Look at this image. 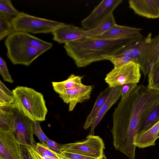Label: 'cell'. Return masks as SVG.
Instances as JSON below:
<instances>
[{
    "instance_id": "1",
    "label": "cell",
    "mask_w": 159,
    "mask_h": 159,
    "mask_svg": "<svg viewBox=\"0 0 159 159\" xmlns=\"http://www.w3.org/2000/svg\"><path fill=\"white\" fill-rule=\"evenodd\" d=\"M159 99V91L142 84L137 85L129 96L121 100L113 114L111 132L116 150L129 159H135L136 139L142 122Z\"/></svg>"
},
{
    "instance_id": "2",
    "label": "cell",
    "mask_w": 159,
    "mask_h": 159,
    "mask_svg": "<svg viewBox=\"0 0 159 159\" xmlns=\"http://www.w3.org/2000/svg\"><path fill=\"white\" fill-rule=\"evenodd\" d=\"M143 37L140 33L116 39L87 37L65 44L64 48L76 66L84 67L94 62L105 60L107 57L119 52Z\"/></svg>"
},
{
    "instance_id": "3",
    "label": "cell",
    "mask_w": 159,
    "mask_h": 159,
    "mask_svg": "<svg viewBox=\"0 0 159 159\" xmlns=\"http://www.w3.org/2000/svg\"><path fill=\"white\" fill-rule=\"evenodd\" d=\"M4 44L7 57L12 64L26 66L52 47L51 42L20 31H14L8 36Z\"/></svg>"
},
{
    "instance_id": "4",
    "label": "cell",
    "mask_w": 159,
    "mask_h": 159,
    "mask_svg": "<svg viewBox=\"0 0 159 159\" xmlns=\"http://www.w3.org/2000/svg\"><path fill=\"white\" fill-rule=\"evenodd\" d=\"M15 107L33 121H44L48 110L42 94L34 89L18 86L12 91Z\"/></svg>"
},
{
    "instance_id": "5",
    "label": "cell",
    "mask_w": 159,
    "mask_h": 159,
    "mask_svg": "<svg viewBox=\"0 0 159 159\" xmlns=\"http://www.w3.org/2000/svg\"><path fill=\"white\" fill-rule=\"evenodd\" d=\"M126 48L145 76L152 67L159 62V34L152 37L150 33Z\"/></svg>"
},
{
    "instance_id": "6",
    "label": "cell",
    "mask_w": 159,
    "mask_h": 159,
    "mask_svg": "<svg viewBox=\"0 0 159 159\" xmlns=\"http://www.w3.org/2000/svg\"><path fill=\"white\" fill-rule=\"evenodd\" d=\"M63 23L39 17L23 12L11 20L14 31L37 34L52 33Z\"/></svg>"
},
{
    "instance_id": "7",
    "label": "cell",
    "mask_w": 159,
    "mask_h": 159,
    "mask_svg": "<svg viewBox=\"0 0 159 159\" xmlns=\"http://www.w3.org/2000/svg\"><path fill=\"white\" fill-rule=\"evenodd\" d=\"M140 71L137 63L131 61L121 66L114 67L106 74L105 81L111 88L129 83L137 84L141 77Z\"/></svg>"
},
{
    "instance_id": "8",
    "label": "cell",
    "mask_w": 159,
    "mask_h": 159,
    "mask_svg": "<svg viewBox=\"0 0 159 159\" xmlns=\"http://www.w3.org/2000/svg\"><path fill=\"white\" fill-rule=\"evenodd\" d=\"M104 142L100 136L89 134L83 140L61 144V151L77 152L99 158L105 159Z\"/></svg>"
},
{
    "instance_id": "9",
    "label": "cell",
    "mask_w": 159,
    "mask_h": 159,
    "mask_svg": "<svg viewBox=\"0 0 159 159\" xmlns=\"http://www.w3.org/2000/svg\"><path fill=\"white\" fill-rule=\"evenodd\" d=\"M15 116L13 133L20 145L33 146L36 144L33 137L34 121L25 116L15 106Z\"/></svg>"
},
{
    "instance_id": "10",
    "label": "cell",
    "mask_w": 159,
    "mask_h": 159,
    "mask_svg": "<svg viewBox=\"0 0 159 159\" xmlns=\"http://www.w3.org/2000/svg\"><path fill=\"white\" fill-rule=\"evenodd\" d=\"M122 0H103L81 21L83 28L88 30L98 25L111 14L122 2Z\"/></svg>"
},
{
    "instance_id": "11",
    "label": "cell",
    "mask_w": 159,
    "mask_h": 159,
    "mask_svg": "<svg viewBox=\"0 0 159 159\" xmlns=\"http://www.w3.org/2000/svg\"><path fill=\"white\" fill-rule=\"evenodd\" d=\"M0 159H22L20 145L13 132L0 129Z\"/></svg>"
},
{
    "instance_id": "12",
    "label": "cell",
    "mask_w": 159,
    "mask_h": 159,
    "mask_svg": "<svg viewBox=\"0 0 159 159\" xmlns=\"http://www.w3.org/2000/svg\"><path fill=\"white\" fill-rule=\"evenodd\" d=\"M93 89L91 85L82 84L76 87L63 90L59 94L64 102L69 104V111H72L78 103L89 100Z\"/></svg>"
},
{
    "instance_id": "13",
    "label": "cell",
    "mask_w": 159,
    "mask_h": 159,
    "mask_svg": "<svg viewBox=\"0 0 159 159\" xmlns=\"http://www.w3.org/2000/svg\"><path fill=\"white\" fill-rule=\"evenodd\" d=\"M52 34L53 40L59 43L64 44L86 38L85 30L64 23L56 29Z\"/></svg>"
},
{
    "instance_id": "14",
    "label": "cell",
    "mask_w": 159,
    "mask_h": 159,
    "mask_svg": "<svg viewBox=\"0 0 159 159\" xmlns=\"http://www.w3.org/2000/svg\"><path fill=\"white\" fill-rule=\"evenodd\" d=\"M129 6L136 14L149 19L159 18L156 0H130Z\"/></svg>"
},
{
    "instance_id": "15",
    "label": "cell",
    "mask_w": 159,
    "mask_h": 159,
    "mask_svg": "<svg viewBox=\"0 0 159 159\" xmlns=\"http://www.w3.org/2000/svg\"><path fill=\"white\" fill-rule=\"evenodd\" d=\"M159 132V120L147 130L139 132L135 144L137 147L143 148L155 145Z\"/></svg>"
},
{
    "instance_id": "16",
    "label": "cell",
    "mask_w": 159,
    "mask_h": 159,
    "mask_svg": "<svg viewBox=\"0 0 159 159\" xmlns=\"http://www.w3.org/2000/svg\"><path fill=\"white\" fill-rule=\"evenodd\" d=\"M120 97L119 87L111 88L109 94L90 126L89 134L94 135L95 128L105 115Z\"/></svg>"
},
{
    "instance_id": "17",
    "label": "cell",
    "mask_w": 159,
    "mask_h": 159,
    "mask_svg": "<svg viewBox=\"0 0 159 159\" xmlns=\"http://www.w3.org/2000/svg\"><path fill=\"white\" fill-rule=\"evenodd\" d=\"M140 28L115 24L102 35L95 38L101 39H116L126 37L141 33Z\"/></svg>"
},
{
    "instance_id": "18",
    "label": "cell",
    "mask_w": 159,
    "mask_h": 159,
    "mask_svg": "<svg viewBox=\"0 0 159 159\" xmlns=\"http://www.w3.org/2000/svg\"><path fill=\"white\" fill-rule=\"evenodd\" d=\"M14 104L0 106V129L13 132L15 120Z\"/></svg>"
},
{
    "instance_id": "19",
    "label": "cell",
    "mask_w": 159,
    "mask_h": 159,
    "mask_svg": "<svg viewBox=\"0 0 159 159\" xmlns=\"http://www.w3.org/2000/svg\"><path fill=\"white\" fill-rule=\"evenodd\" d=\"M111 88L108 87L101 91L97 97L93 107L88 115L83 126V129L86 130L90 127L97 115L102 106L107 98Z\"/></svg>"
},
{
    "instance_id": "20",
    "label": "cell",
    "mask_w": 159,
    "mask_h": 159,
    "mask_svg": "<svg viewBox=\"0 0 159 159\" xmlns=\"http://www.w3.org/2000/svg\"><path fill=\"white\" fill-rule=\"evenodd\" d=\"M116 24L113 13H112L94 27L85 30L86 38L99 36L107 32Z\"/></svg>"
},
{
    "instance_id": "21",
    "label": "cell",
    "mask_w": 159,
    "mask_h": 159,
    "mask_svg": "<svg viewBox=\"0 0 159 159\" xmlns=\"http://www.w3.org/2000/svg\"><path fill=\"white\" fill-rule=\"evenodd\" d=\"M83 76L71 74L66 80L60 82H53L52 85L55 91L58 94L63 90L71 88L83 84Z\"/></svg>"
},
{
    "instance_id": "22",
    "label": "cell",
    "mask_w": 159,
    "mask_h": 159,
    "mask_svg": "<svg viewBox=\"0 0 159 159\" xmlns=\"http://www.w3.org/2000/svg\"><path fill=\"white\" fill-rule=\"evenodd\" d=\"M159 120V99L148 112L142 123L140 131L147 130Z\"/></svg>"
},
{
    "instance_id": "23",
    "label": "cell",
    "mask_w": 159,
    "mask_h": 159,
    "mask_svg": "<svg viewBox=\"0 0 159 159\" xmlns=\"http://www.w3.org/2000/svg\"><path fill=\"white\" fill-rule=\"evenodd\" d=\"M105 60L110 61L114 67L120 66L131 61L134 62L129 51L126 48L119 52L107 57Z\"/></svg>"
},
{
    "instance_id": "24",
    "label": "cell",
    "mask_w": 159,
    "mask_h": 159,
    "mask_svg": "<svg viewBox=\"0 0 159 159\" xmlns=\"http://www.w3.org/2000/svg\"><path fill=\"white\" fill-rule=\"evenodd\" d=\"M20 12L10 0H0V14L11 20Z\"/></svg>"
},
{
    "instance_id": "25",
    "label": "cell",
    "mask_w": 159,
    "mask_h": 159,
    "mask_svg": "<svg viewBox=\"0 0 159 159\" xmlns=\"http://www.w3.org/2000/svg\"><path fill=\"white\" fill-rule=\"evenodd\" d=\"M148 75V87L152 90L159 91V62L152 67Z\"/></svg>"
},
{
    "instance_id": "26",
    "label": "cell",
    "mask_w": 159,
    "mask_h": 159,
    "mask_svg": "<svg viewBox=\"0 0 159 159\" xmlns=\"http://www.w3.org/2000/svg\"><path fill=\"white\" fill-rule=\"evenodd\" d=\"M13 32L11 20L0 14V40L7 37Z\"/></svg>"
},
{
    "instance_id": "27",
    "label": "cell",
    "mask_w": 159,
    "mask_h": 159,
    "mask_svg": "<svg viewBox=\"0 0 159 159\" xmlns=\"http://www.w3.org/2000/svg\"><path fill=\"white\" fill-rule=\"evenodd\" d=\"M20 148L22 159H43L35 149L34 145H20Z\"/></svg>"
},
{
    "instance_id": "28",
    "label": "cell",
    "mask_w": 159,
    "mask_h": 159,
    "mask_svg": "<svg viewBox=\"0 0 159 159\" xmlns=\"http://www.w3.org/2000/svg\"><path fill=\"white\" fill-rule=\"evenodd\" d=\"M34 147L40 155L53 157L58 159H63L61 154L53 151L41 143H36Z\"/></svg>"
},
{
    "instance_id": "29",
    "label": "cell",
    "mask_w": 159,
    "mask_h": 159,
    "mask_svg": "<svg viewBox=\"0 0 159 159\" xmlns=\"http://www.w3.org/2000/svg\"><path fill=\"white\" fill-rule=\"evenodd\" d=\"M0 73L4 81L12 83L14 81L10 75L6 62L4 59L0 57Z\"/></svg>"
},
{
    "instance_id": "30",
    "label": "cell",
    "mask_w": 159,
    "mask_h": 159,
    "mask_svg": "<svg viewBox=\"0 0 159 159\" xmlns=\"http://www.w3.org/2000/svg\"><path fill=\"white\" fill-rule=\"evenodd\" d=\"M61 154L63 159H104L70 151H63Z\"/></svg>"
},
{
    "instance_id": "31",
    "label": "cell",
    "mask_w": 159,
    "mask_h": 159,
    "mask_svg": "<svg viewBox=\"0 0 159 159\" xmlns=\"http://www.w3.org/2000/svg\"><path fill=\"white\" fill-rule=\"evenodd\" d=\"M33 133L40 141L41 143L45 144L49 139L43 132L41 127L39 121L34 122Z\"/></svg>"
},
{
    "instance_id": "32",
    "label": "cell",
    "mask_w": 159,
    "mask_h": 159,
    "mask_svg": "<svg viewBox=\"0 0 159 159\" xmlns=\"http://www.w3.org/2000/svg\"><path fill=\"white\" fill-rule=\"evenodd\" d=\"M137 85L136 84L129 83L119 86L121 100L127 98Z\"/></svg>"
},
{
    "instance_id": "33",
    "label": "cell",
    "mask_w": 159,
    "mask_h": 159,
    "mask_svg": "<svg viewBox=\"0 0 159 159\" xmlns=\"http://www.w3.org/2000/svg\"><path fill=\"white\" fill-rule=\"evenodd\" d=\"M14 104V97L11 96L0 90V106Z\"/></svg>"
},
{
    "instance_id": "34",
    "label": "cell",
    "mask_w": 159,
    "mask_h": 159,
    "mask_svg": "<svg viewBox=\"0 0 159 159\" xmlns=\"http://www.w3.org/2000/svg\"><path fill=\"white\" fill-rule=\"evenodd\" d=\"M45 145L49 149L53 151L58 153L61 154V145L56 142L49 139L46 142Z\"/></svg>"
},
{
    "instance_id": "35",
    "label": "cell",
    "mask_w": 159,
    "mask_h": 159,
    "mask_svg": "<svg viewBox=\"0 0 159 159\" xmlns=\"http://www.w3.org/2000/svg\"><path fill=\"white\" fill-rule=\"evenodd\" d=\"M0 90L7 94L11 96L14 97L12 91H11L8 89L1 80L0 81Z\"/></svg>"
},
{
    "instance_id": "36",
    "label": "cell",
    "mask_w": 159,
    "mask_h": 159,
    "mask_svg": "<svg viewBox=\"0 0 159 159\" xmlns=\"http://www.w3.org/2000/svg\"><path fill=\"white\" fill-rule=\"evenodd\" d=\"M156 1L159 10V0H156Z\"/></svg>"
},
{
    "instance_id": "37",
    "label": "cell",
    "mask_w": 159,
    "mask_h": 159,
    "mask_svg": "<svg viewBox=\"0 0 159 159\" xmlns=\"http://www.w3.org/2000/svg\"><path fill=\"white\" fill-rule=\"evenodd\" d=\"M159 138V132L157 136V139Z\"/></svg>"
}]
</instances>
